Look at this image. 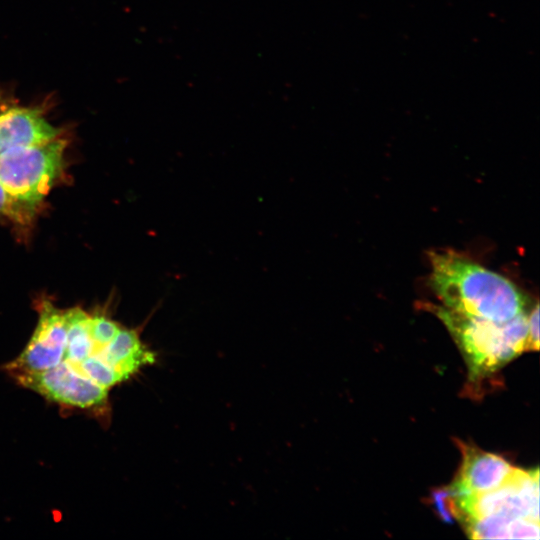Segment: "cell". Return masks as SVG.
Segmentation results:
<instances>
[{"label":"cell","instance_id":"obj_4","mask_svg":"<svg viewBox=\"0 0 540 540\" xmlns=\"http://www.w3.org/2000/svg\"><path fill=\"white\" fill-rule=\"evenodd\" d=\"M459 518L503 516L539 521V470L515 468L499 487L478 495L455 497Z\"/></svg>","mask_w":540,"mask_h":540},{"label":"cell","instance_id":"obj_8","mask_svg":"<svg viewBox=\"0 0 540 540\" xmlns=\"http://www.w3.org/2000/svg\"><path fill=\"white\" fill-rule=\"evenodd\" d=\"M61 135L51 125L40 107L0 104V153L8 149L43 143Z\"/></svg>","mask_w":540,"mask_h":540},{"label":"cell","instance_id":"obj_9","mask_svg":"<svg viewBox=\"0 0 540 540\" xmlns=\"http://www.w3.org/2000/svg\"><path fill=\"white\" fill-rule=\"evenodd\" d=\"M128 380L144 366L155 363L156 355L140 339L136 330L121 327L115 337L94 353Z\"/></svg>","mask_w":540,"mask_h":540},{"label":"cell","instance_id":"obj_6","mask_svg":"<svg viewBox=\"0 0 540 540\" xmlns=\"http://www.w3.org/2000/svg\"><path fill=\"white\" fill-rule=\"evenodd\" d=\"M67 322L65 311L44 301L39 320L27 347L6 366L12 374L38 373L55 367L63 360Z\"/></svg>","mask_w":540,"mask_h":540},{"label":"cell","instance_id":"obj_13","mask_svg":"<svg viewBox=\"0 0 540 540\" xmlns=\"http://www.w3.org/2000/svg\"><path fill=\"white\" fill-rule=\"evenodd\" d=\"M37 206L13 196L0 182V214L20 223L28 224L36 213Z\"/></svg>","mask_w":540,"mask_h":540},{"label":"cell","instance_id":"obj_16","mask_svg":"<svg viewBox=\"0 0 540 540\" xmlns=\"http://www.w3.org/2000/svg\"><path fill=\"white\" fill-rule=\"evenodd\" d=\"M539 348V306L536 303L528 316V336L526 350H538Z\"/></svg>","mask_w":540,"mask_h":540},{"label":"cell","instance_id":"obj_12","mask_svg":"<svg viewBox=\"0 0 540 540\" xmlns=\"http://www.w3.org/2000/svg\"><path fill=\"white\" fill-rule=\"evenodd\" d=\"M71 367L107 390L125 381L117 371L94 354Z\"/></svg>","mask_w":540,"mask_h":540},{"label":"cell","instance_id":"obj_1","mask_svg":"<svg viewBox=\"0 0 540 540\" xmlns=\"http://www.w3.org/2000/svg\"><path fill=\"white\" fill-rule=\"evenodd\" d=\"M430 261V284L444 307L497 323L525 313L526 295L506 277L452 251Z\"/></svg>","mask_w":540,"mask_h":540},{"label":"cell","instance_id":"obj_11","mask_svg":"<svg viewBox=\"0 0 540 540\" xmlns=\"http://www.w3.org/2000/svg\"><path fill=\"white\" fill-rule=\"evenodd\" d=\"M67 322L63 361L74 366L93 354L94 342L90 334L91 315L80 308L65 311Z\"/></svg>","mask_w":540,"mask_h":540},{"label":"cell","instance_id":"obj_5","mask_svg":"<svg viewBox=\"0 0 540 540\" xmlns=\"http://www.w3.org/2000/svg\"><path fill=\"white\" fill-rule=\"evenodd\" d=\"M13 376L22 386L59 404L88 409L107 403V389L81 375L63 360L43 372Z\"/></svg>","mask_w":540,"mask_h":540},{"label":"cell","instance_id":"obj_14","mask_svg":"<svg viewBox=\"0 0 540 540\" xmlns=\"http://www.w3.org/2000/svg\"><path fill=\"white\" fill-rule=\"evenodd\" d=\"M122 326L105 315L91 316L90 334L94 342L93 354L106 346Z\"/></svg>","mask_w":540,"mask_h":540},{"label":"cell","instance_id":"obj_7","mask_svg":"<svg viewBox=\"0 0 540 540\" xmlns=\"http://www.w3.org/2000/svg\"><path fill=\"white\" fill-rule=\"evenodd\" d=\"M462 463L450 486L455 497H466L491 491L502 485L515 467L501 456L460 444Z\"/></svg>","mask_w":540,"mask_h":540},{"label":"cell","instance_id":"obj_3","mask_svg":"<svg viewBox=\"0 0 540 540\" xmlns=\"http://www.w3.org/2000/svg\"><path fill=\"white\" fill-rule=\"evenodd\" d=\"M67 140L55 139L0 153V182L16 198L41 204L61 177Z\"/></svg>","mask_w":540,"mask_h":540},{"label":"cell","instance_id":"obj_15","mask_svg":"<svg viewBox=\"0 0 540 540\" xmlns=\"http://www.w3.org/2000/svg\"><path fill=\"white\" fill-rule=\"evenodd\" d=\"M431 502L437 515L447 523L459 518V509L451 487H443L432 492Z\"/></svg>","mask_w":540,"mask_h":540},{"label":"cell","instance_id":"obj_10","mask_svg":"<svg viewBox=\"0 0 540 540\" xmlns=\"http://www.w3.org/2000/svg\"><path fill=\"white\" fill-rule=\"evenodd\" d=\"M473 539H539V521L485 516L461 520Z\"/></svg>","mask_w":540,"mask_h":540},{"label":"cell","instance_id":"obj_2","mask_svg":"<svg viewBox=\"0 0 540 540\" xmlns=\"http://www.w3.org/2000/svg\"><path fill=\"white\" fill-rule=\"evenodd\" d=\"M432 308L457 343L466 361L470 380L476 381L495 372L526 351V312L507 322L497 323L444 306Z\"/></svg>","mask_w":540,"mask_h":540}]
</instances>
